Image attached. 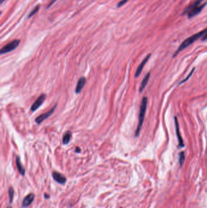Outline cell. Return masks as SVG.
Wrapping results in <instances>:
<instances>
[{
  "instance_id": "17",
  "label": "cell",
  "mask_w": 207,
  "mask_h": 208,
  "mask_svg": "<svg viewBox=\"0 0 207 208\" xmlns=\"http://www.w3.org/2000/svg\"><path fill=\"white\" fill-rule=\"evenodd\" d=\"M13 197H14V190L12 187H10L9 189V197L10 203L12 202Z\"/></svg>"
},
{
  "instance_id": "2",
  "label": "cell",
  "mask_w": 207,
  "mask_h": 208,
  "mask_svg": "<svg viewBox=\"0 0 207 208\" xmlns=\"http://www.w3.org/2000/svg\"><path fill=\"white\" fill-rule=\"evenodd\" d=\"M147 102L148 99L146 97H144L142 99L141 105L140 108V111H139V124H138L136 131H135V136H138L140 134V131L141 130L142 127L143 126L144 119L145 116V113L146 111V107H147Z\"/></svg>"
},
{
  "instance_id": "7",
  "label": "cell",
  "mask_w": 207,
  "mask_h": 208,
  "mask_svg": "<svg viewBox=\"0 0 207 208\" xmlns=\"http://www.w3.org/2000/svg\"><path fill=\"white\" fill-rule=\"evenodd\" d=\"M52 177L55 181L61 184H64L66 181V177L64 175L61 174V173L56 171L52 172Z\"/></svg>"
},
{
  "instance_id": "13",
  "label": "cell",
  "mask_w": 207,
  "mask_h": 208,
  "mask_svg": "<svg viewBox=\"0 0 207 208\" xmlns=\"http://www.w3.org/2000/svg\"><path fill=\"white\" fill-rule=\"evenodd\" d=\"M15 162H16V165L17 169H18V170L19 173H20V174L22 176H24L25 175V172H25V169H24L23 166L21 164L20 158V157H18V156H17V157H16Z\"/></svg>"
},
{
  "instance_id": "25",
  "label": "cell",
  "mask_w": 207,
  "mask_h": 208,
  "mask_svg": "<svg viewBox=\"0 0 207 208\" xmlns=\"http://www.w3.org/2000/svg\"><path fill=\"white\" fill-rule=\"evenodd\" d=\"M7 208H12V207H10V206H9V207H7Z\"/></svg>"
},
{
  "instance_id": "8",
  "label": "cell",
  "mask_w": 207,
  "mask_h": 208,
  "mask_svg": "<svg viewBox=\"0 0 207 208\" xmlns=\"http://www.w3.org/2000/svg\"><path fill=\"white\" fill-rule=\"evenodd\" d=\"M151 54H148L143 60L142 62H141V63L140 64V65L138 66L137 69V70H136V72H135V77H139L140 76V74H141L142 70H143V69L145 66V65H146V63L148 62V61L149 60V59H150L151 57Z\"/></svg>"
},
{
  "instance_id": "21",
  "label": "cell",
  "mask_w": 207,
  "mask_h": 208,
  "mask_svg": "<svg viewBox=\"0 0 207 208\" xmlns=\"http://www.w3.org/2000/svg\"><path fill=\"white\" fill-rule=\"evenodd\" d=\"M207 40V33H206L205 36L202 38V41H205V40Z\"/></svg>"
},
{
  "instance_id": "18",
  "label": "cell",
  "mask_w": 207,
  "mask_h": 208,
  "mask_svg": "<svg viewBox=\"0 0 207 208\" xmlns=\"http://www.w3.org/2000/svg\"><path fill=\"white\" fill-rule=\"evenodd\" d=\"M184 161H185V153L183 152H182L180 153V158H179V163H180V166L183 165Z\"/></svg>"
},
{
  "instance_id": "19",
  "label": "cell",
  "mask_w": 207,
  "mask_h": 208,
  "mask_svg": "<svg viewBox=\"0 0 207 208\" xmlns=\"http://www.w3.org/2000/svg\"><path fill=\"white\" fill-rule=\"evenodd\" d=\"M194 69H195V68H194L193 69H192V71H191V73H189V74H188V76L183 80H182V82H180V84H182V83H184V82H185L189 77H190L191 76V74L193 73V72H194Z\"/></svg>"
},
{
  "instance_id": "20",
  "label": "cell",
  "mask_w": 207,
  "mask_h": 208,
  "mask_svg": "<svg viewBox=\"0 0 207 208\" xmlns=\"http://www.w3.org/2000/svg\"><path fill=\"white\" fill-rule=\"evenodd\" d=\"M128 1H129V0H122L121 1H120V2L118 3L117 7H121L122 6H123V5H125Z\"/></svg>"
},
{
  "instance_id": "9",
  "label": "cell",
  "mask_w": 207,
  "mask_h": 208,
  "mask_svg": "<svg viewBox=\"0 0 207 208\" xmlns=\"http://www.w3.org/2000/svg\"><path fill=\"white\" fill-rule=\"evenodd\" d=\"M175 125H176V134H177V136L178 138V141H179V146L181 147H184V143H183V139L180 135V130H179V122L177 118L176 117H175Z\"/></svg>"
},
{
  "instance_id": "22",
  "label": "cell",
  "mask_w": 207,
  "mask_h": 208,
  "mask_svg": "<svg viewBox=\"0 0 207 208\" xmlns=\"http://www.w3.org/2000/svg\"><path fill=\"white\" fill-rule=\"evenodd\" d=\"M80 151H81V150H80V149L79 147H77L76 148V149H75V152L76 153H80Z\"/></svg>"
},
{
  "instance_id": "12",
  "label": "cell",
  "mask_w": 207,
  "mask_h": 208,
  "mask_svg": "<svg viewBox=\"0 0 207 208\" xmlns=\"http://www.w3.org/2000/svg\"><path fill=\"white\" fill-rule=\"evenodd\" d=\"M86 78L84 77H81L79 79L78 82H77V86H76V88H75V93L76 94H79L81 90H83V87L84 86V85L86 83Z\"/></svg>"
},
{
  "instance_id": "23",
  "label": "cell",
  "mask_w": 207,
  "mask_h": 208,
  "mask_svg": "<svg viewBox=\"0 0 207 208\" xmlns=\"http://www.w3.org/2000/svg\"><path fill=\"white\" fill-rule=\"evenodd\" d=\"M44 198H49V195H47L46 194H44Z\"/></svg>"
},
{
  "instance_id": "1",
  "label": "cell",
  "mask_w": 207,
  "mask_h": 208,
  "mask_svg": "<svg viewBox=\"0 0 207 208\" xmlns=\"http://www.w3.org/2000/svg\"><path fill=\"white\" fill-rule=\"evenodd\" d=\"M206 33H207V27L206 29H205L204 30H203L198 33H196L193 35L192 36L189 37L187 38L186 39H185L181 43V45L179 46V48L176 51V53L174 54V57H176L180 51H183L186 48L188 47L189 45H191L192 43H193L196 40H199L200 38H202Z\"/></svg>"
},
{
  "instance_id": "15",
  "label": "cell",
  "mask_w": 207,
  "mask_h": 208,
  "mask_svg": "<svg viewBox=\"0 0 207 208\" xmlns=\"http://www.w3.org/2000/svg\"><path fill=\"white\" fill-rule=\"evenodd\" d=\"M72 137V133L70 131H66L63 137V144L64 145H66L70 142L71 139Z\"/></svg>"
},
{
  "instance_id": "11",
  "label": "cell",
  "mask_w": 207,
  "mask_h": 208,
  "mask_svg": "<svg viewBox=\"0 0 207 208\" xmlns=\"http://www.w3.org/2000/svg\"><path fill=\"white\" fill-rule=\"evenodd\" d=\"M203 1V0H196V1L192 3L190 6H189L188 7H187L183 11V12L182 13L183 15H187L189 12H190L191 10H193V9L197 7V6H199V5L201 4L202 2Z\"/></svg>"
},
{
  "instance_id": "16",
  "label": "cell",
  "mask_w": 207,
  "mask_h": 208,
  "mask_svg": "<svg viewBox=\"0 0 207 208\" xmlns=\"http://www.w3.org/2000/svg\"><path fill=\"white\" fill-rule=\"evenodd\" d=\"M40 5H37L35 7H34V9L31 11V12L29 14L28 16H27V18L29 19V18H31V17L32 16H33L34 15H35L40 10Z\"/></svg>"
},
{
  "instance_id": "3",
  "label": "cell",
  "mask_w": 207,
  "mask_h": 208,
  "mask_svg": "<svg viewBox=\"0 0 207 208\" xmlns=\"http://www.w3.org/2000/svg\"><path fill=\"white\" fill-rule=\"evenodd\" d=\"M20 43V40H14L12 41L11 42L9 43L8 44H7L6 45H5L4 47L1 48V51H0V54L3 55L4 54L8 53H9V52H11L15 50L19 46Z\"/></svg>"
},
{
  "instance_id": "6",
  "label": "cell",
  "mask_w": 207,
  "mask_h": 208,
  "mask_svg": "<svg viewBox=\"0 0 207 208\" xmlns=\"http://www.w3.org/2000/svg\"><path fill=\"white\" fill-rule=\"evenodd\" d=\"M207 3H205L203 4H202L200 5H199V6H197V7L193 9V10H191L190 12H189L187 15H188V19H191L193 18V17L196 16L197 15H198L202 10V9L205 7V6L206 5Z\"/></svg>"
},
{
  "instance_id": "5",
  "label": "cell",
  "mask_w": 207,
  "mask_h": 208,
  "mask_svg": "<svg viewBox=\"0 0 207 208\" xmlns=\"http://www.w3.org/2000/svg\"><path fill=\"white\" fill-rule=\"evenodd\" d=\"M46 98V96L45 94H42L34 102L32 105L30 107V110L32 111H36L43 104V103L44 102L45 99Z\"/></svg>"
},
{
  "instance_id": "4",
  "label": "cell",
  "mask_w": 207,
  "mask_h": 208,
  "mask_svg": "<svg viewBox=\"0 0 207 208\" xmlns=\"http://www.w3.org/2000/svg\"><path fill=\"white\" fill-rule=\"evenodd\" d=\"M57 107V105H55L54 107H53L52 109H50L49 111H48L46 113H43L41 114H40V116H38V117H36L35 121V123L38 124V125H40L43 121L44 120H46V119H47L49 117H50L52 114L55 111V109Z\"/></svg>"
},
{
  "instance_id": "10",
  "label": "cell",
  "mask_w": 207,
  "mask_h": 208,
  "mask_svg": "<svg viewBox=\"0 0 207 208\" xmlns=\"http://www.w3.org/2000/svg\"><path fill=\"white\" fill-rule=\"evenodd\" d=\"M34 198H35V195H34L33 194H29L27 196H26L22 202L23 207H27V206H29L34 200Z\"/></svg>"
},
{
  "instance_id": "14",
  "label": "cell",
  "mask_w": 207,
  "mask_h": 208,
  "mask_svg": "<svg viewBox=\"0 0 207 208\" xmlns=\"http://www.w3.org/2000/svg\"><path fill=\"white\" fill-rule=\"evenodd\" d=\"M150 77V73H148V74H146V75L145 76V77L143 79V80L140 84V88H139V91L142 92L143 91V90L145 89V88L146 87V86L148 82V80L149 79Z\"/></svg>"
},
{
  "instance_id": "24",
  "label": "cell",
  "mask_w": 207,
  "mask_h": 208,
  "mask_svg": "<svg viewBox=\"0 0 207 208\" xmlns=\"http://www.w3.org/2000/svg\"><path fill=\"white\" fill-rule=\"evenodd\" d=\"M6 1V0H1V4H2L4 1Z\"/></svg>"
}]
</instances>
